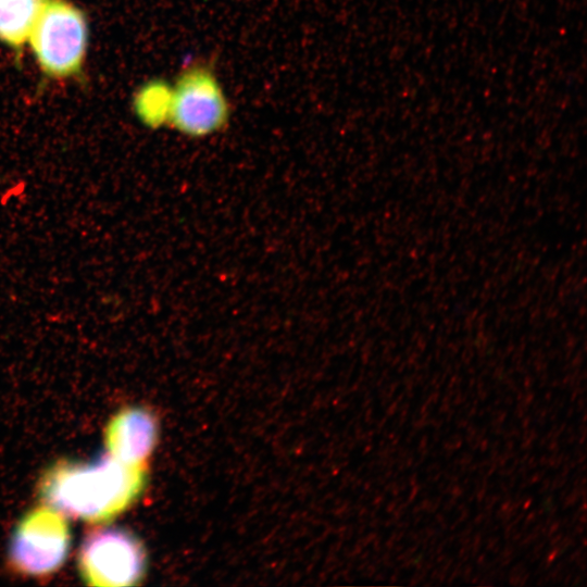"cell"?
I'll return each instance as SVG.
<instances>
[{
    "mask_svg": "<svg viewBox=\"0 0 587 587\" xmlns=\"http://www.w3.org/2000/svg\"><path fill=\"white\" fill-rule=\"evenodd\" d=\"M143 466L123 463L109 453L89 463H63L43 477L40 494L64 516L102 521L122 512L141 492Z\"/></svg>",
    "mask_w": 587,
    "mask_h": 587,
    "instance_id": "6da1fadb",
    "label": "cell"
},
{
    "mask_svg": "<svg viewBox=\"0 0 587 587\" xmlns=\"http://www.w3.org/2000/svg\"><path fill=\"white\" fill-rule=\"evenodd\" d=\"M89 39L88 21L68 0H42L28 42L49 78L80 77Z\"/></svg>",
    "mask_w": 587,
    "mask_h": 587,
    "instance_id": "7a4b0ae2",
    "label": "cell"
},
{
    "mask_svg": "<svg viewBox=\"0 0 587 587\" xmlns=\"http://www.w3.org/2000/svg\"><path fill=\"white\" fill-rule=\"evenodd\" d=\"M147 557L136 536L122 528L107 527L90 534L82 546L79 570L95 586L135 585L145 575Z\"/></svg>",
    "mask_w": 587,
    "mask_h": 587,
    "instance_id": "3957f363",
    "label": "cell"
},
{
    "mask_svg": "<svg viewBox=\"0 0 587 587\" xmlns=\"http://www.w3.org/2000/svg\"><path fill=\"white\" fill-rule=\"evenodd\" d=\"M68 547L70 530L65 516L47 505L21 520L13 532L9 555L15 570L43 576L63 564Z\"/></svg>",
    "mask_w": 587,
    "mask_h": 587,
    "instance_id": "277c9868",
    "label": "cell"
},
{
    "mask_svg": "<svg viewBox=\"0 0 587 587\" xmlns=\"http://www.w3.org/2000/svg\"><path fill=\"white\" fill-rule=\"evenodd\" d=\"M227 118L228 105L212 72L186 68L171 89L167 123L185 135L202 137L220 130Z\"/></svg>",
    "mask_w": 587,
    "mask_h": 587,
    "instance_id": "5b68a950",
    "label": "cell"
},
{
    "mask_svg": "<svg viewBox=\"0 0 587 587\" xmlns=\"http://www.w3.org/2000/svg\"><path fill=\"white\" fill-rule=\"evenodd\" d=\"M159 436L157 417L149 410L134 407L116 414L110 422L105 441L108 453L116 460L143 466Z\"/></svg>",
    "mask_w": 587,
    "mask_h": 587,
    "instance_id": "8992f818",
    "label": "cell"
},
{
    "mask_svg": "<svg viewBox=\"0 0 587 587\" xmlns=\"http://www.w3.org/2000/svg\"><path fill=\"white\" fill-rule=\"evenodd\" d=\"M41 5L42 0H0V42L21 54Z\"/></svg>",
    "mask_w": 587,
    "mask_h": 587,
    "instance_id": "52a82bcc",
    "label": "cell"
},
{
    "mask_svg": "<svg viewBox=\"0 0 587 587\" xmlns=\"http://www.w3.org/2000/svg\"><path fill=\"white\" fill-rule=\"evenodd\" d=\"M171 88L153 82L143 86L135 97V110L139 118L151 127L167 122Z\"/></svg>",
    "mask_w": 587,
    "mask_h": 587,
    "instance_id": "ba28073f",
    "label": "cell"
}]
</instances>
